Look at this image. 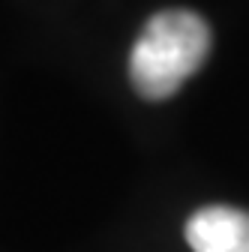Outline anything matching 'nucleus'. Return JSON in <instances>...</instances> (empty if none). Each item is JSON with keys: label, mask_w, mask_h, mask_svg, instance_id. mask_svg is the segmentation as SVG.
<instances>
[{"label": "nucleus", "mask_w": 249, "mask_h": 252, "mask_svg": "<svg viewBox=\"0 0 249 252\" xmlns=\"http://www.w3.org/2000/svg\"><path fill=\"white\" fill-rule=\"evenodd\" d=\"M210 51V30L189 9L156 12L129 51V81L144 99H168L192 78Z\"/></svg>", "instance_id": "1"}, {"label": "nucleus", "mask_w": 249, "mask_h": 252, "mask_svg": "<svg viewBox=\"0 0 249 252\" xmlns=\"http://www.w3.org/2000/svg\"><path fill=\"white\" fill-rule=\"evenodd\" d=\"M186 243L192 252H249V210L210 204L186 219Z\"/></svg>", "instance_id": "2"}]
</instances>
